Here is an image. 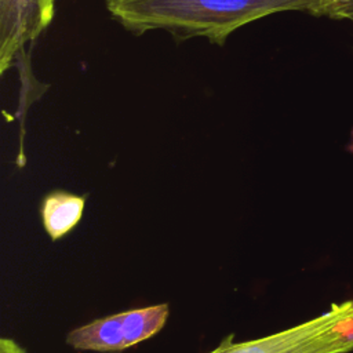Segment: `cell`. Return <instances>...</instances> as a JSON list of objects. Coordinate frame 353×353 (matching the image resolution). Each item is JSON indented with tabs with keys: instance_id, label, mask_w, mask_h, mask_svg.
<instances>
[{
	"instance_id": "obj_1",
	"label": "cell",
	"mask_w": 353,
	"mask_h": 353,
	"mask_svg": "<svg viewBox=\"0 0 353 353\" xmlns=\"http://www.w3.org/2000/svg\"><path fill=\"white\" fill-rule=\"evenodd\" d=\"M327 0H105L110 15L137 34L164 29L179 39L222 46L239 28L263 17L302 11L319 17Z\"/></svg>"
},
{
	"instance_id": "obj_3",
	"label": "cell",
	"mask_w": 353,
	"mask_h": 353,
	"mask_svg": "<svg viewBox=\"0 0 353 353\" xmlns=\"http://www.w3.org/2000/svg\"><path fill=\"white\" fill-rule=\"evenodd\" d=\"M168 313V303H159L110 314L72 330L66 343L77 350L121 352L160 332Z\"/></svg>"
},
{
	"instance_id": "obj_6",
	"label": "cell",
	"mask_w": 353,
	"mask_h": 353,
	"mask_svg": "<svg viewBox=\"0 0 353 353\" xmlns=\"http://www.w3.org/2000/svg\"><path fill=\"white\" fill-rule=\"evenodd\" d=\"M320 17L349 21L353 17V0H327L320 11Z\"/></svg>"
},
{
	"instance_id": "obj_8",
	"label": "cell",
	"mask_w": 353,
	"mask_h": 353,
	"mask_svg": "<svg viewBox=\"0 0 353 353\" xmlns=\"http://www.w3.org/2000/svg\"><path fill=\"white\" fill-rule=\"evenodd\" d=\"M349 21H350V22H352V23H353V17H352V18H350V19H349Z\"/></svg>"
},
{
	"instance_id": "obj_2",
	"label": "cell",
	"mask_w": 353,
	"mask_h": 353,
	"mask_svg": "<svg viewBox=\"0 0 353 353\" xmlns=\"http://www.w3.org/2000/svg\"><path fill=\"white\" fill-rule=\"evenodd\" d=\"M353 350V299L310 320L245 342L229 335L210 353H347Z\"/></svg>"
},
{
	"instance_id": "obj_5",
	"label": "cell",
	"mask_w": 353,
	"mask_h": 353,
	"mask_svg": "<svg viewBox=\"0 0 353 353\" xmlns=\"http://www.w3.org/2000/svg\"><path fill=\"white\" fill-rule=\"evenodd\" d=\"M85 197L65 190L48 193L40 208L46 232L52 240H58L69 233L81 219Z\"/></svg>"
},
{
	"instance_id": "obj_7",
	"label": "cell",
	"mask_w": 353,
	"mask_h": 353,
	"mask_svg": "<svg viewBox=\"0 0 353 353\" xmlns=\"http://www.w3.org/2000/svg\"><path fill=\"white\" fill-rule=\"evenodd\" d=\"M0 353H28V350L17 341L4 336L0 339Z\"/></svg>"
},
{
	"instance_id": "obj_4",
	"label": "cell",
	"mask_w": 353,
	"mask_h": 353,
	"mask_svg": "<svg viewBox=\"0 0 353 353\" xmlns=\"http://www.w3.org/2000/svg\"><path fill=\"white\" fill-rule=\"evenodd\" d=\"M55 0H0V72L51 23Z\"/></svg>"
}]
</instances>
